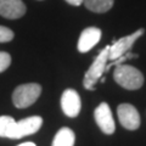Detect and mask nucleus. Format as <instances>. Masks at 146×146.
Returning <instances> with one entry per match:
<instances>
[{
  "label": "nucleus",
  "mask_w": 146,
  "mask_h": 146,
  "mask_svg": "<svg viewBox=\"0 0 146 146\" xmlns=\"http://www.w3.org/2000/svg\"><path fill=\"white\" fill-rule=\"evenodd\" d=\"M113 79L118 85L128 90H136L144 84L143 73L129 65H118L113 72Z\"/></svg>",
  "instance_id": "nucleus-1"
},
{
  "label": "nucleus",
  "mask_w": 146,
  "mask_h": 146,
  "mask_svg": "<svg viewBox=\"0 0 146 146\" xmlns=\"http://www.w3.org/2000/svg\"><path fill=\"white\" fill-rule=\"evenodd\" d=\"M108 52H110V45L105 46L99 55L95 57L94 62L91 63L89 70L85 72L84 79H83V85L85 89L88 90H94L95 84L98 83L104 74V72L106 71V65L108 60Z\"/></svg>",
  "instance_id": "nucleus-2"
},
{
  "label": "nucleus",
  "mask_w": 146,
  "mask_h": 146,
  "mask_svg": "<svg viewBox=\"0 0 146 146\" xmlns=\"http://www.w3.org/2000/svg\"><path fill=\"white\" fill-rule=\"evenodd\" d=\"M42 94V86L36 83L18 85L12 93V102L17 108H26L33 105Z\"/></svg>",
  "instance_id": "nucleus-3"
},
{
  "label": "nucleus",
  "mask_w": 146,
  "mask_h": 146,
  "mask_svg": "<svg viewBox=\"0 0 146 146\" xmlns=\"http://www.w3.org/2000/svg\"><path fill=\"white\" fill-rule=\"evenodd\" d=\"M144 28H140L133 34L123 36V38L116 40L112 45H110V52H108V60L115 61L117 58L122 57L123 55L129 52V50L133 46V44L136 42V39H139L141 35L144 34Z\"/></svg>",
  "instance_id": "nucleus-4"
},
{
  "label": "nucleus",
  "mask_w": 146,
  "mask_h": 146,
  "mask_svg": "<svg viewBox=\"0 0 146 146\" xmlns=\"http://www.w3.org/2000/svg\"><path fill=\"white\" fill-rule=\"evenodd\" d=\"M119 123L128 130H136L140 127V115L133 105L121 104L117 108Z\"/></svg>",
  "instance_id": "nucleus-5"
},
{
  "label": "nucleus",
  "mask_w": 146,
  "mask_h": 146,
  "mask_svg": "<svg viewBox=\"0 0 146 146\" xmlns=\"http://www.w3.org/2000/svg\"><path fill=\"white\" fill-rule=\"evenodd\" d=\"M94 117H95V122H96V124L99 125L102 133L107 135L115 133L116 124H115V119H113V116H112V112H111V108H110L108 104L106 102L100 104L95 108Z\"/></svg>",
  "instance_id": "nucleus-6"
},
{
  "label": "nucleus",
  "mask_w": 146,
  "mask_h": 146,
  "mask_svg": "<svg viewBox=\"0 0 146 146\" xmlns=\"http://www.w3.org/2000/svg\"><path fill=\"white\" fill-rule=\"evenodd\" d=\"M80 96L76 90L73 89H67L63 91L61 96V108L63 113L68 117H77L80 112Z\"/></svg>",
  "instance_id": "nucleus-7"
},
{
  "label": "nucleus",
  "mask_w": 146,
  "mask_h": 146,
  "mask_svg": "<svg viewBox=\"0 0 146 146\" xmlns=\"http://www.w3.org/2000/svg\"><path fill=\"white\" fill-rule=\"evenodd\" d=\"M101 38V29L98 27H88L80 33L78 39V51L79 52H88L89 50L93 49L95 45L100 42Z\"/></svg>",
  "instance_id": "nucleus-8"
},
{
  "label": "nucleus",
  "mask_w": 146,
  "mask_h": 146,
  "mask_svg": "<svg viewBox=\"0 0 146 146\" xmlns=\"http://www.w3.org/2000/svg\"><path fill=\"white\" fill-rule=\"evenodd\" d=\"M26 13V5L22 0H0V15L5 18L16 20Z\"/></svg>",
  "instance_id": "nucleus-9"
},
{
  "label": "nucleus",
  "mask_w": 146,
  "mask_h": 146,
  "mask_svg": "<svg viewBox=\"0 0 146 146\" xmlns=\"http://www.w3.org/2000/svg\"><path fill=\"white\" fill-rule=\"evenodd\" d=\"M43 124V118L39 116H32L21 119L20 122H17L18 125V134H20V139L27 135H32L36 133L40 127Z\"/></svg>",
  "instance_id": "nucleus-10"
},
{
  "label": "nucleus",
  "mask_w": 146,
  "mask_h": 146,
  "mask_svg": "<svg viewBox=\"0 0 146 146\" xmlns=\"http://www.w3.org/2000/svg\"><path fill=\"white\" fill-rule=\"evenodd\" d=\"M0 138L20 139L17 122L10 116L0 117Z\"/></svg>",
  "instance_id": "nucleus-11"
},
{
  "label": "nucleus",
  "mask_w": 146,
  "mask_h": 146,
  "mask_svg": "<svg viewBox=\"0 0 146 146\" xmlns=\"http://www.w3.org/2000/svg\"><path fill=\"white\" fill-rule=\"evenodd\" d=\"M74 141H76L74 131L67 127H63L55 135L51 146H74Z\"/></svg>",
  "instance_id": "nucleus-12"
},
{
  "label": "nucleus",
  "mask_w": 146,
  "mask_h": 146,
  "mask_svg": "<svg viewBox=\"0 0 146 146\" xmlns=\"http://www.w3.org/2000/svg\"><path fill=\"white\" fill-rule=\"evenodd\" d=\"M83 3L88 10L98 13H104L111 10L115 0H84Z\"/></svg>",
  "instance_id": "nucleus-13"
},
{
  "label": "nucleus",
  "mask_w": 146,
  "mask_h": 146,
  "mask_svg": "<svg viewBox=\"0 0 146 146\" xmlns=\"http://www.w3.org/2000/svg\"><path fill=\"white\" fill-rule=\"evenodd\" d=\"M10 65H11L10 54H7L5 51H0V73L6 71Z\"/></svg>",
  "instance_id": "nucleus-14"
},
{
  "label": "nucleus",
  "mask_w": 146,
  "mask_h": 146,
  "mask_svg": "<svg viewBox=\"0 0 146 146\" xmlns=\"http://www.w3.org/2000/svg\"><path fill=\"white\" fill-rule=\"evenodd\" d=\"M13 38V32L7 28V27L0 26V43H7L11 42Z\"/></svg>",
  "instance_id": "nucleus-15"
},
{
  "label": "nucleus",
  "mask_w": 146,
  "mask_h": 146,
  "mask_svg": "<svg viewBox=\"0 0 146 146\" xmlns=\"http://www.w3.org/2000/svg\"><path fill=\"white\" fill-rule=\"evenodd\" d=\"M66 1L68 4H71V5H73V6H79L80 4H83L84 0H66Z\"/></svg>",
  "instance_id": "nucleus-16"
},
{
  "label": "nucleus",
  "mask_w": 146,
  "mask_h": 146,
  "mask_svg": "<svg viewBox=\"0 0 146 146\" xmlns=\"http://www.w3.org/2000/svg\"><path fill=\"white\" fill-rule=\"evenodd\" d=\"M17 146H36L34 143H23V144H20Z\"/></svg>",
  "instance_id": "nucleus-17"
}]
</instances>
